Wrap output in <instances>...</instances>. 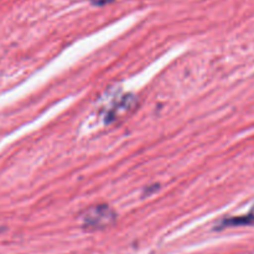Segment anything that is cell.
Masks as SVG:
<instances>
[{"label":"cell","mask_w":254,"mask_h":254,"mask_svg":"<svg viewBox=\"0 0 254 254\" xmlns=\"http://www.w3.org/2000/svg\"><path fill=\"white\" fill-rule=\"evenodd\" d=\"M114 1V0H92V4L96 6H103V5L109 4V2Z\"/></svg>","instance_id":"cell-4"},{"label":"cell","mask_w":254,"mask_h":254,"mask_svg":"<svg viewBox=\"0 0 254 254\" xmlns=\"http://www.w3.org/2000/svg\"><path fill=\"white\" fill-rule=\"evenodd\" d=\"M254 225V213L247 216H241V217H233L230 220H225L222 222L223 227H236V226H246Z\"/></svg>","instance_id":"cell-3"},{"label":"cell","mask_w":254,"mask_h":254,"mask_svg":"<svg viewBox=\"0 0 254 254\" xmlns=\"http://www.w3.org/2000/svg\"><path fill=\"white\" fill-rule=\"evenodd\" d=\"M136 107V99L134 96H126L122 99H119L118 102L113 104L111 108L108 109V113H107L106 119L108 123L111 122L117 121V119L122 118L126 114H129L131 111H134Z\"/></svg>","instance_id":"cell-2"},{"label":"cell","mask_w":254,"mask_h":254,"mask_svg":"<svg viewBox=\"0 0 254 254\" xmlns=\"http://www.w3.org/2000/svg\"><path fill=\"white\" fill-rule=\"evenodd\" d=\"M117 221V215L109 206L97 205L88 207L81 215L83 228L89 231L104 230L111 227Z\"/></svg>","instance_id":"cell-1"}]
</instances>
